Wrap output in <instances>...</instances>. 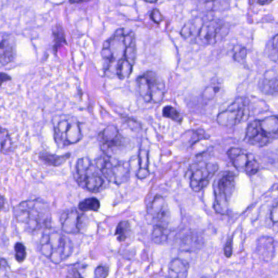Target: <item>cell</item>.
<instances>
[{
    "label": "cell",
    "mask_w": 278,
    "mask_h": 278,
    "mask_svg": "<svg viewBox=\"0 0 278 278\" xmlns=\"http://www.w3.org/2000/svg\"><path fill=\"white\" fill-rule=\"evenodd\" d=\"M168 235H169V230L168 229V226L156 225L154 226L152 232V241L156 244H163L167 242Z\"/></svg>",
    "instance_id": "cb8c5ba5"
},
{
    "label": "cell",
    "mask_w": 278,
    "mask_h": 278,
    "mask_svg": "<svg viewBox=\"0 0 278 278\" xmlns=\"http://www.w3.org/2000/svg\"><path fill=\"white\" fill-rule=\"evenodd\" d=\"M99 208H100V202L96 198H89V199H85L78 205V209L82 212H87L90 210L98 211Z\"/></svg>",
    "instance_id": "4316f807"
},
{
    "label": "cell",
    "mask_w": 278,
    "mask_h": 278,
    "mask_svg": "<svg viewBox=\"0 0 278 278\" xmlns=\"http://www.w3.org/2000/svg\"><path fill=\"white\" fill-rule=\"evenodd\" d=\"M150 17H151V19L155 23H156V24L161 23L163 19V16L161 14V12L157 9H154L153 11L151 12Z\"/></svg>",
    "instance_id": "e575fe53"
},
{
    "label": "cell",
    "mask_w": 278,
    "mask_h": 278,
    "mask_svg": "<svg viewBox=\"0 0 278 278\" xmlns=\"http://www.w3.org/2000/svg\"><path fill=\"white\" fill-rule=\"evenodd\" d=\"M12 140L8 131L0 126V151L6 154L12 152Z\"/></svg>",
    "instance_id": "484cf974"
},
{
    "label": "cell",
    "mask_w": 278,
    "mask_h": 278,
    "mask_svg": "<svg viewBox=\"0 0 278 278\" xmlns=\"http://www.w3.org/2000/svg\"><path fill=\"white\" fill-rule=\"evenodd\" d=\"M224 252H225V255H226L227 258H230V257L232 256V239H230L228 242H226V247H225V249H224Z\"/></svg>",
    "instance_id": "d590c367"
},
{
    "label": "cell",
    "mask_w": 278,
    "mask_h": 278,
    "mask_svg": "<svg viewBox=\"0 0 278 278\" xmlns=\"http://www.w3.org/2000/svg\"><path fill=\"white\" fill-rule=\"evenodd\" d=\"M70 157V153H65V154L59 155L52 154L50 152H43L39 153V158L45 162L48 166L51 167H60L64 164Z\"/></svg>",
    "instance_id": "7402d4cb"
},
{
    "label": "cell",
    "mask_w": 278,
    "mask_h": 278,
    "mask_svg": "<svg viewBox=\"0 0 278 278\" xmlns=\"http://www.w3.org/2000/svg\"><path fill=\"white\" fill-rule=\"evenodd\" d=\"M95 165L103 177L113 184L120 185L130 178L129 162H123L109 155L104 154L96 159Z\"/></svg>",
    "instance_id": "5b68a950"
},
{
    "label": "cell",
    "mask_w": 278,
    "mask_h": 278,
    "mask_svg": "<svg viewBox=\"0 0 278 278\" xmlns=\"http://www.w3.org/2000/svg\"><path fill=\"white\" fill-rule=\"evenodd\" d=\"M148 214L151 215L156 225L168 226L170 219V213L168 204L163 196L156 195L148 207Z\"/></svg>",
    "instance_id": "9a60e30c"
},
{
    "label": "cell",
    "mask_w": 278,
    "mask_h": 278,
    "mask_svg": "<svg viewBox=\"0 0 278 278\" xmlns=\"http://www.w3.org/2000/svg\"><path fill=\"white\" fill-rule=\"evenodd\" d=\"M39 251L53 264H60L72 254L73 244L62 232L48 228L40 239Z\"/></svg>",
    "instance_id": "277c9868"
},
{
    "label": "cell",
    "mask_w": 278,
    "mask_h": 278,
    "mask_svg": "<svg viewBox=\"0 0 278 278\" xmlns=\"http://www.w3.org/2000/svg\"><path fill=\"white\" fill-rule=\"evenodd\" d=\"M260 126L264 134L270 140L278 138V116H269L259 120Z\"/></svg>",
    "instance_id": "ffe728a7"
},
{
    "label": "cell",
    "mask_w": 278,
    "mask_h": 278,
    "mask_svg": "<svg viewBox=\"0 0 278 278\" xmlns=\"http://www.w3.org/2000/svg\"><path fill=\"white\" fill-rule=\"evenodd\" d=\"M74 178L77 184L87 191L97 193L100 191L104 184L103 177L98 173L89 157H82L77 160L75 167Z\"/></svg>",
    "instance_id": "8992f818"
},
{
    "label": "cell",
    "mask_w": 278,
    "mask_h": 278,
    "mask_svg": "<svg viewBox=\"0 0 278 278\" xmlns=\"http://www.w3.org/2000/svg\"><path fill=\"white\" fill-rule=\"evenodd\" d=\"M273 1H274V0H258V2H259V4L265 5L269 4V3L273 2Z\"/></svg>",
    "instance_id": "74e56055"
},
{
    "label": "cell",
    "mask_w": 278,
    "mask_h": 278,
    "mask_svg": "<svg viewBox=\"0 0 278 278\" xmlns=\"http://www.w3.org/2000/svg\"><path fill=\"white\" fill-rule=\"evenodd\" d=\"M245 140L257 147L265 146L271 141L262 130L259 120H255L248 124Z\"/></svg>",
    "instance_id": "e0dca14e"
},
{
    "label": "cell",
    "mask_w": 278,
    "mask_h": 278,
    "mask_svg": "<svg viewBox=\"0 0 278 278\" xmlns=\"http://www.w3.org/2000/svg\"><path fill=\"white\" fill-rule=\"evenodd\" d=\"M53 36L55 40V48H58L63 44H65V36L62 27L60 25H56L53 29Z\"/></svg>",
    "instance_id": "f546056e"
},
{
    "label": "cell",
    "mask_w": 278,
    "mask_h": 278,
    "mask_svg": "<svg viewBox=\"0 0 278 278\" xmlns=\"http://www.w3.org/2000/svg\"><path fill=\"white\" fill-rule=\"evenodd\" d=\"M270 219L274 224L275 228L278 231V203L272 208L271 213H270Z\"/></svg>",
    "instance_id": "836d02e7"
},
{
    "label": "cell",
    "mask_w": 278,
    "mask_h": 278,
    "mask_svg": "<svg viewBox=\"0 0 278 278\" xmlns=\"http://www.w3.org/2000/svg\"><path fill=\"white\" fill-rule=\"evenodd\" d=\"M138 90L141 98L147 103L162 101L166 93L165 84L158 75L146 71L137 79Z\"/></svg>",
    "instance_id": "ba28073f"
},
{
    "label": "cell",
    "mask_w": 278,
    "mask_h": 278,
    "mask_svg": "<svg viewBox=\"0 0 278 278\" xmlns=\"http://www.w3.org/2000/svg\"><path fill=\"white\" fill-rule=\"evenodd\" d=\"M16 57V39L12 34L0 33V64L6 66Z\"/></svg>",
    "instance_id": "2e32d148"
},
{
    "label": "cell",
    "mask_w": 278,
    "mask_h": 278,
    "mask_svg": "<svg viewBox=\"0 0 278 278\" xmlns=\"http://www.w3.org/2000/svg\"><path fill=\"white\" fill-rule=\"evenodd\" d=\"M144 2H149V3H155L157 2L158 0H142Z\"/></svg>",
    "instance_id": "60d3db41"
},
{
    "label": "cell",
    "mask_w": 278,
    "mask_h": 278,
    "mask_svg": "<svg viewBox=\"0 0 278 278\" xmlns=\"http://www.w3.org/2000/svg\"><path fill=\"white\" fill-rule=\"evenodd\" d=\"M132 230L130 224L127 220H122L118 224L116 229V237H117L119 242H125L131 235Z\"/></svg>",
    "instance_id": "d4e9b609"
},
{
    "label": "cell",
    "mask_w": 278,
    "mask_h": 278,
    "mask_svg": "<svg viewBox=\"0 0 278 278\" xmlns=\"http://www.w3.org/2000/svg\"><path fill=\"white\" fill-rule=\"evenodd\" d=\"M14 216L17 223L24 226L29 233L50 228L51 214L46 202L42 199L26 200L15 206Z\"/></svg>",
    "instance_id": "3957f363"
},
{
    "label": "cell",
    "mask_w": 278,
    "mask_h": 278,
    "mask_svg": "<svg viewBox=\"0 0 278 278\" xmlns=\"http://www.w3.org/2000/svg\"><path fill=\"white\" fill-rule=\"evenodd\" d=\"M259 89L264 94L274 96L278 94V76L267 77L266 76L260 80L259 83Z\"/></svg>",
    "instance_id": "603a6c76"
},
{
    "label": "cell",
    "mask_w": 278,
    "mask_h": 278,
    "mask_svg": "<svg viewBox=\"0 0 278 278\" xmlns=\"http://www.w3.org/2000/svg\"><path fill=\"white\" fill-rule=\"evenodd\" d=\"M88 217L85 212H79L77 209L65 210L60 216L63 232L69 234H77L84 232L87 226Z\"/></svg>",
    "instance_id": "5bb4252c"
},
{
    "label": "cell",
    "mask_w": 278,
    "mask_h": 278,
    "mask_svg": "<svg viewBox=\"0 0 278 278\" xmlns=\"http://www.w3.org/2000/svg\"><path fill=\"white\" fill-rule=\"evenodd\" d=\"M256 252L265 261L274 259L275 254V242L270 237H262L258 239L256 245Z\"/></svg>",
    "instance_id": "ac0fdd59"
},
{
    "label": "cell",
    "mask_w": 278,
    "mask_h": 278,
    "mask_svg": "<svg viewBox=\"0 0 278 278\" xmlns=\"http://www.w3.org/2000/svg\"><path fill=\"white\" fill-rule=\"evenodd\" d=\"M89 1V0H70L71 3H80V2H85Z\"/></svg>",
    "instance_id": "f35d334b"
},
{
    "label": "cell",
    "mask_w": 278,
    "mask_h": 278,
    "mask_svg": "<svg viewBox=\"0 0 278 278\" xmlns=\"http://www.w3.org/2000/svg\"><path fill=\"white\" fill-rule=\"evenodd\" d=\"M236 176L231 172H221L214 183L213 207L219 214H227L229 202L234 191Z\"/></svg>",
    "instance_id": "9c48e42d"
},
{
    "label": "cell",
    "mask_w": 278,
    "mask_h": 278,
    "mask_svg": "<svg viewBox=\"0 0 278 278\" xmlns=\"http://www.w3.org/2000/svg\"><path fill=\"white\" fill-rule=\"evenodd\" d=\"M54 138L60 148L74 145L82 139L79 122L73 117L64 116L54 122Z\"/></svg>",
    "instance_id": "52a82bcc"
},
{
    "label": "cell",
    "mask_w": 278,
    "mask_h": 278,
    "mask_svg": "<svg viewBox=\"0 0 278 278\" xmlns=\"http://www.w3.org/2000/svg\"><path fill=\"white\" fill-rule=\"evenodd\" d=\"M268 53L272 61L278 63V34L272 39L268 46Z\"/></svg>",
    "instance_id": "f1b7e54d"
},
{
    "label": "cell",
    "mask_w": 278,
    "mask_h": 278,
    "mask_svg": "<svg viewBox=\"0 0 278 278\" xmlns=\"http://www.w3.org/2000/svg\"><path fill=\"white\" fill-rule=\"evenodd\" d=\"M229 26L221 20L195 17L186 22L181 30L183 39L199 46H210L226 38Z\"/></svg>",
    "instance_id": "7a4b0ae2"
},
{
    "label": "cell",
    "mask_w": 278,
    "mask_h": 278,
    "mask_svg": "<svg viewBox=\"0 0 278 278\" xmlns=\"http://www.w3.org/2000/svg\"><path fill=\"white\" fill-rule=\"evenodd\" d=\"M101 149L105 154L112 155L128 147V141L121 136L117 127L113 125L107 126L98 134Z\"/></svg>",
    "instance_id": "7c38bea8"
},
{
    "label": "cell",
    "mask_w": 278,
    "mask_h": 278,
    "mask_svg": "<svg viewBox=\"0 0 278 278\" xmlns=\"http://www.w3.org/2000/svg\"><path fill=\"white\" fill-rule=\"evenodd\" d=\"M189 264L183 259H174L168 267V274L172 278H185L188 276Z\"/></svg>",
    "instance_id": "d6986e66"
},
{
    "label": "cell",
    "mask_w": 278,
    "mask_h": 278,
    "mask_svg": "<svg viewBox=\"0 0 278 278\" xmlns=\"http://www.w3.org/2000/svg\"><path fill=\"white\" fill-rule=\"evenodd\" d=\"M109 274V269L108 267L105 265H99L97 267L94 271V277L96 278H107Z\"/></svg>",
    "instance_id": "1f68e13d"
},
{
    "label": "cell",
    "mask_w": 278,
    "mask_h": 278,
    "mask_svg": "<svg viewBox=\"0 0 278 278\" xmlns=\"http://www.w3.org/2000/svg\"><path fill=\"white\" fill-rule=\"evenodd\" d=\"M149 152L148 150L141 149L139 152V171L137 177L139 179H143L150 175L149 171Z\"/></svg>",
    "instance_id": "44dd1931"
},
{
    "label": "cell",
    "mask_w": 278,
    "mask_h": 278,
    "mask_svg": "<svg viewBox=\"0 0 278 278\" xmlns=\"http://www.w3.org/2000/svg\"><path fill=\"white\" fill-rule=\"evenodd\" d=\"M250 116L249 101L246 97H237L227 109L218 114L219 125L229 128L247 121Z\"/></svg>",
    "instance_id": "30bf717a"
},
{
    "label": "cell",
    "mask_w": 278,
    "mask_h": 278,
    "mask_svg": "<svg viewBox=\"0 0 278 278\" xmlns=\"http://www.w3.org/2000/svg\"><path fill=\"white\" fill-rule=\"evenodd\" d=\"M162 113H163V117L172 119L173 121L177 122V123H182L183 122V115L174 107L170 106V105L165 106L163 108Z\"/></svg>",
    "instance_id": "83f0119b"
},
{
    "label": "cell",
    "mask_w": 278,
    "mask_h": 278,
    "mask_svg": "<svg viewBox=\"0 0 278 278\" xmlns=\"http://www.w3.org/2000/svg\"><path fill=\"white\" fill-rule=\"evenodd\" d=\"M9 80H11V77H10L9 75H7V74H4V73H0V87L4 82H7Z\"/></svg>",
    "instance_id": "8d00e7d4"
},
{
    "label": "cell",
    "mask_w": 278,
    "mask_h": 278,
    "mask_svg": "<svg viewBox=\"0 0 278 278\" xmlns=\"http://www.w3.org/2000/svg\"><path fill=\"white\" fill-rule=\"evenodd\" d=\"M228 157L236 169L248 175H255L259 172V164L254 155L240 148H231Z\"/></svg>",
    "instance_id": "4fadbf2b"
},
{
    "label": "cell",
    "mask_w": 278,
    "mask_h": 278,
    "mask_svg": "<svg viewBox=\"0 0 278 278\" xmlns=\"http://www.w3.org/2000/svg\"><path fill=\"white\" fill-rule=\"evenodd\" d=\"M5 201L4 199L0 195V210H2V207L4 206Z\"/></svg>",
    "instance_id": "ab89813d"
},
{
    "label": "cell",
    "mask_w": 278,
    "mask_h": 278,
    "mask_svg": "<svg viewBox=\"0 0 278 278\" xmlns=\"http://www.w3.org/2000/svg\"><path fill=\"white\" fill-rule=\"evenodd\" d=\"M26 257V249L22 242H17L15 245V258L17 261L22 263Z\"/></svg>",
    "instance_id": "4dcf8cb0"
},
{
    "label": "cell",
    "mask_w": 278,
    "mask_h": 278,
    "mask_svg": "<svg viewBox=\"0 0 278 278\" xmlns=\"http://www.w3.org/2000/svg\"><path fill=\"white\" fill-rule=\"evenodd\" d=\"M218 170V165L214 162L200 161L190 165L187 175L189 176V187L194 192L205 189Z\"/></svg>",
    "instance_id": "8fae6325"
},
{
    "label": "cell",
    "mask_w": 278,
    "mask_h": 278,
    "mask_svg": "<svg viewBox=\"0 0 278 278\" xmlns=\"http://www.w3.org/2000/svg\"><path fill=\"white\" fill-rule=\"evenodd\" d=\"M101 55L107 77L120 80L130 77L137 58L135 33L125 28L116 30L103 43Z\"/></svg>",
    "instance_id": "6da1fadb"
},
{
    "label": "cell",
    "mask_w": 278,
    "mask_h": 278,
    "mask_svg": "<svg viewBox=\"0 0 278 278\" xmlns=\"http://www.w3.org/2000/svg\"><path fill=\"white\" fill-rule=\"evenodd\" d=\"M246 56H247V50L244 48H238L233 54V58L235 61H239V62L244 61Z\"/></svg>",
    "instance_id": "d6a6232c"
}]
</instances>
